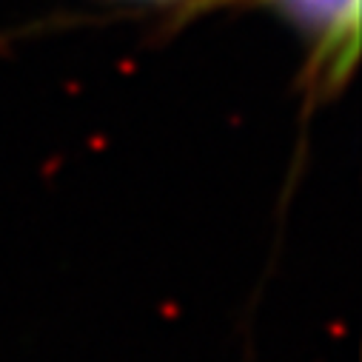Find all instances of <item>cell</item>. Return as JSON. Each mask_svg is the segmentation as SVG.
<instances>
[{"instance_id": "1", "label": "cell", "mask_w": 362, "mask_h": 362, "mask_svg": "<svg viewBox=\"0 0 362 362\" xmlns=\"http://www.w3.org/2000/svg\"><path fill=\"white\" fill-rule=\"evenodd\" d=\"M223 4V0H217ZM311 40V83L337 88L359 52V0H257Z\"/></svg>"}, {"instance_id": "2", "label": "cell", "mask_w": 362, "mask_h": 362, "mask_svg": "<svg viewBox=\"0 0 362 362\" xmlns=\"http://www.w3.org/2000/svg\"><path fill=\"white\" fill-rule=\"evenodd\" d=\"M134 4H157V6H186L189 12L200 6H214L217 0H134Z\"/></svg>"}]
</instances>
